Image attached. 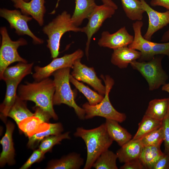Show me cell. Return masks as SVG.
Masks as SVG:
<instances>
[{"label":"cell","instance_id":"obj_4","mask_svg":"<svg viewBox=\"0 0 169 169\" xmlns=\"http://www.w3.org/2000/svg\"><path fill=\"white\" fill-rule=\"evenodd\" d=\"M70 69L69 67L61 69L52 74L55 85L53 104L54 105H59L63 104L73 108L78 118L84 120L85 119V111L76 103L75 95L70 86Z\"/></svg>","mask_w":169,"mask_h":169},{"label":"cell","instance_id":"obj_46","mask_svg":"<svg viewBox=\"0 0 169 169\" xmlns=\"http://www.w3.org/2000/svg\"><path fill=\"white\" fill-rule=\"evenodd\" d=\"M24 0L25 1L28 2H29V1H30V0Z\"/></svg>","mask_w":169,"mask_h":169},{"label":"cell","instance_id":"obj_10","mask_svg":"<svg viewBox=\"0 0 169 169\" xmlns=\"http://www.w3.org/2000/svg\"><path fill=\"white\" fill-rule=\"evenodd\" d=\"M0 16L7 20L11 29H14L19 35H27L33 39L35 44H42L43 39L36 36L30 29L28 23L33 19L32 17L23 14L18 10H10L3 8L0 9Z\"/></svg>","mask_w":169,"mask_h":169},{"label":"cell","instance_id":"obj_19","mask_svg":"<svg viewBox=\"0 0 169 169\" xmlns=\"http://www.w3.org/2000/svg\"><path fill=\"white\" fill-rule=\"evenodd\" d=\"M143 147L140 140L131 139L116 151V153L119 162L125 163L139 158Z\"/></svg>","mask_w":169,"mask_h":169},{"label":"cell","instance_id":"obj_3","mask_svg":"<svg viewBox=\"0 0 169 169\" xmlns=\"http://www.w3.org/2000/svg\"><path fill=\"white\" fill-rule=\"evenodd\" d=\"M43 31L48 36L47 46L50 51L51 57L54 59L59 54L60 41L63 35L68 32H81V28L76 26L71 15L64 11L44 26Z\"/></svg>","mask_w":169,"mask_h":169},{"label":"cell","instance_id":"obj_30","mask_svg":"<svg viewBox=\"0 0 169 169\" xmlns=\"http://www.w3.org/2000/svg\"><path fill=\"white\" fill-rule=\"evenodd\" d=\"M162 124V121L157 120L145 114L139 124L136 133L132 139L140 140L148 133L161 127Z\"/></svg>","mask_w":169,"mask_h":169},{"label":"cell","instance_id":"obj_16","mask_svg":"<svg viewBox=\"0 0 169 169\" xmlns=\"http://www.w3.org/2000/svg\"><path fill=\"white\" fill-rule=\"evenodd\" d=\"M13 123L8 121L6 125V131L0 140L2 151L0 156V166H4L6 164L13 165L15 163V151L13 141L12 134L14 128Z\"/></svg>","mask_w":169,"mask_h":169},{"label":"cell","instance_id":"obj_45","mask_svg":"<svg viewBox=\"0 0 169 169\" xmlns=\"http://www.w3.org/2000/svg\"><path fill=\"white\" fill-rule=\"evenodd\" d=\"M11 1L14 3L17 1V0H11Z\"/></svg>","mask_w":169,"mask_h":169},{"label":"cell","instance_id":"obj_28","mask_svg":"<svg viewBox=\"0 0 169 169\" xmlns=\"http://www.w3.org/2000/svg\"><path fill=\"white\" fill-rule=\"evenodd\" d=\"M161 146H143L139 157L146 169H152L155 164L164 154Z\"/></svg>","mask_w":169,"mask_h":169},{"label":"cell","instance_id":"obj_21","mask_svg":"<svg viewBox=\"0 0 169 169\" xmlns=\"http://www.w3.org/2000/svg\"><path fill=\"white\" fill-rule=\"evenodd\" d=\"M75 7L72 20L74 25L79 27L83 20L88 19L97 5L95 0H75Z\"/></svg>","mask_w":169,"mask_h":169},{"label":"cell","instance_id":"obj_37","mask_svg":"<svg viewBox=\"0 0 169 169\" xmlns=\"http://www.w3.org/2000/svg\"><path fill=\"white\" fill-rule=\"evenodd\" d=\"M162 126L163 129L164 134V153L169 154V112L162 120Z\"/></svg>","mask_w":169,"mask_h":169},{"label":"cell","instance_id":"obj_42","mask_svg":"<svg viewBox=\"0 0 169 169\" xmlns=\"http://www.w3.org/2000/svg\"><path fill=\"white\" fill-rule=\"evenodd\" d=\"M169 41V29L165 32L162 35L161 41L166 42Z\"/></svg>","mask_w":169,"mask_h":169},{"label":"cell","instance_id":"obj_34","mask_svg":"<svg viewBox=\"0 0 169 169\" xmlns=\"http://www.w3.org/2000/svg\"><path fill=\"white\" fill-rule=\"evenodd\" d=\"M69 134V132H67L59 135L48 136L41 141L39 149L44 153L50 151L54 146L60 144L63 140L70 139Z\"/></svg>","mask_w":169,"mask_h":169},{"label":"cell","instance_id":"obj_20","mask_svg":"<svg viewBox=\"0 0 169 169\" xmlns=\"http://www.w3.org/2000/svg\"><path fill=\"white\" fill-rule=\"evenodd\" d=\"M22 80L18 79L5 81L6 91L4 99L0 107L1 118L4 121H6L8 113L15 101L17 96L18 87Z\"/></svg>","mask_w":169,"mask_h":169},{"label":"cell","instance_id":"obj_35","mask_svg":"<svg viewBox=\"0 0 169 169\" xmlns=\"http://www.w3.org/2000/svg\"><path fill=\"white\" fill-rule=\"evenodd\" d=\"M152 52L154 57L161 54L166 55L169 58V42L163 43L152 42Z\"/></svg>","mask_w":169,"mask_h":169},{"label":"cell","instance_id":"obj_40","mask_svg":"<svg viewBox=\"0 0 169 169\" xmlns=\"http://www.w3.org/2000/svg\"><path fill=\"white\" fill-rule=\"evenodd\" d=\"M34 109L35 112L34 113L33 115L38 118L43 122L48 123L49 119L51 118H52L49 113L40 107L35 106Z\"/></svg>","mask_w":169,"mask_h":169},{"label":"cell","instance_id":"obj_39","mask_svg":"<svg viewBox=\"0 0 169 169\" xmlns=\"http://www.w3.org/2000/svg\"><path fill=\"white\" fill-rule=\"evenodd\" d=\"M152 169H169V154L164 153L155 164Z\"/></svg>","mask_w":169,"mask_h":169},{"label":"cell","instance_id":"obj_22","mask_svg":"<svg viewBox=\"0 0 169 169\" xmlns=\"http://www.w3.org/2000/svg\"><path fill=\"white\" fill-rule=\"evenodd\" d=\"M119 123L115 120L106 119L105 124L110 137L119 146H121L131 140L132 138L131 135L121 126Z\"/></svg>","mask_w":169,"mask_h":169},{"label":"cell","instance_id":"obj_9","mask_svg":"<svg viewBox=\"0 0 169 169\" xmlns=\"http://www.w3.org/2000/svg\"><path fill=\"white\" fill-rule=\"evenodd\" d=\"M84 55L83 51L79 49L71 54L53 59L49 64L45 66H35L33 77L35 81H39L49 78L53 73L59 69L66 67L72 68L75 61L81 59Z\"/></svg>","mask_w":169,"mask_h":169},{"label":"cell","instance_id":"obj_41","mask_svg":"<svg viewBox=\"0 0 169 169\" xmlns=\"http://www.w3.org/2000/svg\"><path fill=\"white\" fill-rule=\"evenodd\" d=\"M150 3L152 6L162 7L169 11V0H151Z\"/></svg>","mask_w":169,"mask_h":169},{"label":"cell","instance_id":"obj_33","mask_svg":"<svg viewBox=\"0 0 169 169\" xmlns=\"http://www.w3.org/2000/svg\"><path fill=\"white\" fill-rule=\"evenodd\" d=\"M143 146H161L164 141V131L162 126L148 133L140 140Z\"/></svg>","mask_w":169,"mask_h":169},{"label":"cell","instance_id":"obj_2","mask_svg":"<svg viewBox=\"0 0 169 169\" xmlns=\"http://www.w3.org/2000/svg\"><path fill=\"white\" fill-rule=\"evenodd\" d=\"M74 136L81 138L86 146L87 158L84 169L91 168L97 158L109 149L113 141L108 133L105 123L90 129L78 127Z\"/></svg>","mask_w":169,"mask_h":169},{"label":"cell","instance_id":"obj_31","mask_svg":"<svg viewBox=\"0 0 169 169\" xmlns=\"http://www.w3.org/2000/svg\"><path fill=\"white\" fill-rule=\"evenodd\" d=\"M69 81L77 89L84 95L90 105H95L101 102L104 99V96L93 90L87 86L79 82L71 75L70 76Z\"/></svg>","mask_w":169,"mask_h":169},{"label":"cell","instance_id":"obj_24","mask_svg":"<svg viewBox=\"0 0 169 169\" xmlns=\"http://www.w3.org/2000/svg\"><path fill=\"white\" fill-rule=\"evenodd\" d=\"M169 112V98L155 99L149 103L145 115L162 121Z\"/></svg>","mask_w":169,"mask_h":169},{"label":"cell","instance_id":"obj_13","mask_svg":"<svg viewBox=\"0 0 169 169\" xmlns=\"http://www.w3.org/2000/svg\"><path fill=\"white\" fill-rule=\"evenodd\" d=\"M133 38L134 36L129 34L125 27L124 26L113 33L108 31L103 32L98 44L100 47L114 50L128 46L132 42Z\"/></svg>","mask_w":169,"mask_h":169},{"label":"cell","instance_id":"obj_8","mask_svg":"<svg viewBox=\"0 0 169 169\" xmlns=\"http://www.w3.org/2000/svg\"><path fill=\"white\" fill-rule=\"evenodd\" d=\"M117 9L118 6L114 2L97 5L88 18V22L86 26L81 28V32L84 33L87 37L85 49L87 58L88 57L90 44L93 36L98 31L106 19L112 17Z\"/></svg>","mask_w":169,"mask_h":169},{"label":"cell","instance_id":"obj_7","mask_svg":"<svg viewBox=\"0 0 169 169\" xmlns=\"http://www.w3.org/2000/svg\"><path fill=\"white\" fill-rule=\"evenodd\" d=\"M0 32L2 37L0 49V78L5 69L11 64L16 62H28L19 55L17 50L20 46L25 45L28 43L23 38L15 41L12 40L5 27L0 28Z\"/></svg>","mask_w":169,"mask_h":169},{"label":"cell","instance_id":"obj_1","mask_svg":"<svg viewBox=\"0 0 169 169\" xmlns=\"http://www.w3.org/2000/svg\"><path fill=\"white\" fill-rule=\"evenodd\" d=\"M55 91L53 80L49 78L33 83L26 82L18 88V95L22 100L34 102L38 106L48 112L55 120L58 117L53 108V98Z\"/></svg>","mask_w":169,"mask_h":169},{"label":"cell","instance_id":"obj_5","mask_svg":"<svg viewBox=\"0 0 169 169\" xmlns=\"http://www.w3.org/2000/svg\"><path fill=\"white\" fill-rule=\"evenodd\" d=\"M101 77L103 80L106 87V91L102 101L95 105H91L87 102L84 104L82 107L85 112V119H92L95 116H100L106 119L116 120L119 123L124 121L126 115L117 111L111 104L109 98V94L114 84V80L109 75Z\"/></svg>","mask_w":169,"mask_h":169},{"label":"cell","instance_id":"obj_38","mask_svg":"<svg viewBox=\"0 0 169 169\" xmlns=\"http://www.w3.org/2000/svg\"><path fill=\"white\" fill-rule=\"evenodd\" d=\"M120 169H144L145 167L139 158L132 160L126 163L120 168Z\"/></svg>","mask_w":169,"mask_h":169},{"label":"cell","instance_id":"obj_43","mask_svg":"<svg viewBox=\"0 0 169 169\" xmlns=\"http://www.w3.org/2000/svg\"><path fill=\"white\" fill-rule=\"evenodd\" d=\"M161 90L169 93V83H166L162 86Z\"/></svg>","mask_w":169,"mask_h":169},{"label":"cell","instance_id":"obj_27","mask_svg":"<svg viewBox=\"0 0 169 169\" xmlns=\"http://www.w3.org/2000/svg\"><path fill=\"white\" fill-rule=\"evenodd\" d=\"M126 17L133 21L142 20L145 11L140 0H120Z\"/></svg>","mask_w":169,"mask_h":169},{"label":"cell","instance_id":"obj_25","mask_svg":"<svg viewBox=\"0 0 169 169\" xmlns=\"http://www.w3.org/2000/svg\"><path fill=\"white\" fill-rule=\"evenodd\" d=\"M33 63H27L19 62L16 65L7 67L4 71L1 80L5 81L23 79L26 75L32 73V68Z\"/></svg>","mask_w":169,"mask_h":169},{"label":"cell","instance_id":"obj_12","mask_svg":"<svg viewBox=\"0 0 169 169\" xmlns=\"http://www.w3.org/2000/svg\"><path fill=\"white\" fill-rule=\"evenodd\" d=\"M140 0L148 17V27L143 37L151 41L156 32L169 24V11L164 12L157 11L151 8L145 0Z\"/></svg>","mask_w":169,"mask_h":169},{"label":"cell","instance_id":"obj_15","mask_svg":"<svg viewBox=\"0 0 169 169\" xmlns=\"http://www.w3.org/2000/svg\"><path fill=\"white\" fill-rule=\"evenodd\" d=\"M45 0H30L26 2L23 0H17L14 6L20 9L22 13L31 16L40 26L44 23V17L46 10L44 6Z\"/></svg>","mask_w":169,"mask_h":169},{"label":"cell","instance_id":"obj_6","mask_svg":"<svg viewBox=\"0 0 169 169\" xmlns=\"http://www.w3.org/2000/svg\"><path fill=\"white\" fill-rule=\"evenodd\" d=\"M162 57H154L148 62H131L132 68L138 71L147 81L150 90L159 88L166 83L168 76L161 65Z\"/></svg>","mask_w":169,"mask_h":169},{"label":"cell","instance_id":"obj_18","mask_svg":"<svg viewBox=\"0 0 169 169\" xmlns=\"http://www.w3.org/2000/svg\"><path fill=\"white\" fill-rule=\"evenodd\" d=\"M84 164V160L80 154L70 153L59 159L52 160L46 167L48 169H79Z\"/></svg>","mask_w":169,"mask_h":169},{"label":"cell","instance_id":"obj_44","mask_svg":"<svg viewBox=\"0 0 169 169\" xmlns=\"http://www.w3.org/2000/svg\"><path fill=\"white\" fill-rule=\"evenodd\" d=\"M103 3H111L114 2L112 0H101Z\"/></svg>","mask_w":169,"mask_h":169},{"label":"cell","instance_id":"obj_26","mask_svg":"<svg viewBox=\"0 0 169 169\" xmlns=\"http://www.w3.org/2000/svg\"><path fill=\"white\" fill-rule=\"evenodd\" d=\"M50 125L48 129L28 137L27 146L29 148L34 149L44 138L52 135H60L64 131L63 125L61 123H50Z\"/></svg>","mask_w":169,"mask_h":169},{"label":"cell","instance_id":"obj_36","mask_svg":"<svg viewBox=\"0 0 169 169\" xmlns=\"http://www.w3.org/2000/svg\"><path fill=\"white\" fill-rule=\"evenodd\" d=\"M44 154L39 148L34 151L27 161L20 169H28L34 163L41 161L44 158Z\"/></svg>","mask_w":169,"mask_h":169},{"label":"cell","instance_id":"obj_23","mask_svg":"<svg viewBox=\"0 0 169 169\" xmlns=\"http://www.w3.org/2000/svg\"><path fill=\"white\" fill-rule=\"evenodd\" d=\"M50 123L44 122L34 115L22 121L18 125L19 128L28 137L48 129Z\"/></svg>","mask_w":169,"mask_h":169},{"label":"cell","instance_id":"obj_29","mask_svg":"<svg viewBox=\"0 0 169 169\" xmlns=\"http://www.w3.org/2000/svg\"><path fill=\"white\" fill-rule=\"evenodd\" d=\"M33 114L34 113L27 108L24 100L21 99L17 95L15 101L10 109L8 116L13 119L18 125L22 121L33 115Z\"/></svg>","mask_w":169,"mask_h":169},{"label":"cell","instance_id":"obj_32","mask_svg":"<svg viewBox=\"0 0 169 169\" xmlns=\"http://www.w3.org/2000/svg\"><path fill=\"white\" fill-rule=\"evenodd\" d=\"M116 153L108 149L103 152L94 163L92 167L95 169H118Z\"/></svg>","mask_w":169,"mask_h":169},{"label":"cell","instance_id":"obj_14","mask_svg":"<svg viewBox=\"0 0 169 169\" xmlns=\"http://www.w3.org/2000/svg\"><path fill=\"white\" fill-rule=\"evenodd\" d=\"M143 25L141 20L136 21L132 23L134 35L132 42L128 47L141 53L140 59L141 61L150 60L155 57L152 54V42L147 40L142 35L141 30Z\"/></svg>","mask_w":169,"mask_h":169},{"label":"cell","instance_id":"obj_17","mask_svg":"<svg viewBox=\"0 0 169 169\" xmlns=\"http://www.w3.org/2000/svg\"><path fill=\"white\" fill-rule=\"evenodd\" d=\"M141 56L140 51L125 46L114 49L110 61L113 65L124 69L127 68L131 62L140 59Z\"/></svg>","mask_w":169,"mask_h":169},{"label":"cell","instance_id":"obj_11","mask_svg":"<svg viewBox=\"0 0 169 169\" xmlns=\"http://www.w3.org/2000/svg\"><path fill=\"white\" fill-rule=\"evenodd\" d=\"M71 75L79 81L85 83L104 96L106 91L105 85L96 75L93 67H90L81 62V59L75 61L72 68Z\"/></svg>","mask_w":169,"mask_h":169}]
</instances>
